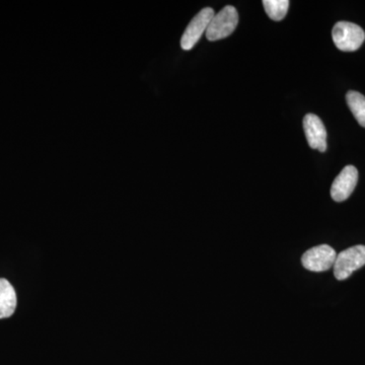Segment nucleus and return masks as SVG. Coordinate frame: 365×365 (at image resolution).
<instances>
[{
	"label": "nucleus",
	"instance_id": "f257e3e1",
	"mask_svg": "<svg viewBox=\"0 0 365 365\" xmlns=\"http://www.w3.org/2000/svg\"><path fill=\"white\" fill-rule=\"evenodd\" d=\"M332 37L336 47L343 52L359 50L365 40L364 31L349 21H339L334 26Z\"/></svg>",
	"mask_w": 365,
	"mask_h": 365
},
{
	"label": "nucleus",
	"instance_id": "f03ea898",
	"mask_svg": "<svg viewBox=\"0 0 365 365\" xmlns=\"http://www.w3.org/2000/svg\"><path fill=\"white\" fill-rule=\"evenodd\" d=\"M239 23V14L234 6L223 7L220 13L215 14L206 31L209 41L225 39L235 32Z\"/></svg>",
	"mask_w": 365,
	"mask_h": 365
},
{
	"label": "nucleus",
	"instance_id": "7ed1b4c3",
	"mask_svg": "<svg viewBox=\"0 0 365 365\" xmlns=\"http://www.w3.org/2000/svg\"><path fill=\"white\" fill-rule=\"evenodd\" d=\"M365 265V246L351 247L337 255L334 264V275L336 279L342 281L347 279L354 271Z\"/></svg>",
	"mask_w": 365,
	"mask_h": 365
},
{
	"label": "nucleus",
	"instance_id": "20e7f679",
	"mask_svg": "<svg viewBox=\"0 0 365 365\" xmlns=\"http://www.w3.org/2000/svg\"><path fill=\"white\" fill-rule=\"evenodd\" d=\"M337 254L329 245H319L309 249L304 254L302 263L304 267L312 272H324L333 267Z\"/></svg>",
	"mask_w": 365,
	"mask_h": 365
},
{
	"label": "nucleus",
	"instance_id": "39448f33",
	"mask_svg": "<svg viewBox=\"0 0 365 365\" xmlns=\"http://www.w3.org/2000/svg\"><path fill=\"white\" fill-rule=\"evenodd\" d=\"M215 11L211 7H205L194 16L182 34L181 47L189 51L198 43L204 33L207 31L209 24L215 16Z\"/></svg>",
	"mask_w": 365,
	"mask_h": 365
},
{
	"label": "nucleus",
	"instance_id": "423d86ee",
	"mask_svg": "<svg viewBox=\"0 0 365 365\" xmlns=\"http://www.w3.org/2000/svg\"><path fill=\"white\" fill-rule=\"evenodd\" d=\"M359 182V170L353 165H347L334 180L331 187V197L336 202L347 200Z\"/></svg>",
	"mask_w": 365,
	"mask_h": 365
},
{
	"label": "nucleus",
	"instance_id": "0eeeda50",
	"mask_svg": "<svg viewBox=\"0 0 365 365\" xmlns=\"http://www.w3.org/2000/svg\"><path fill=\"white\" fill-rule=\"evenodd\" d=\"M304 130L309 145L313 150L325 153L327 150V130L325 125L317 115L307 114L304 116Z\"/></svg>",
	"mask_w": 365,
	"mask_h": 365
},
{
	"label": "nucleus",
	"instance_id": "6e6552de",
	"mask_svg": "<svg viewBox=\"0 0 365 365\" xmlns=\"http://www.w3.org/2000/svg\"><path fill=\"white\" fill-rule=\"evenodd\" d=\"M16 309V294L13 285L6 279H0V319L13 316Z\"/></svg>",
	"mask_w": 365,
	"mask_h": 365
},
{
	"label": "nucleus",
	"instance_id": "1a4fd4ad",
	"mask_svg": "<svg viewBox=\"0 0 365 365\" xmlns=\"http://www.w3.org/2000/svg\"><path fill=\"white\" fill-rule=\"evenodd\" d=\"M348 107L360 126L365 128V97L359 91H350L346 95Z\"/></svg>",
	"mask_w": 365,
	"mask_h": 365
},
{
	"label": "nucleus",
	"instance_id": "9d476101",
	"mask_svg": "<svg viewBox=\"0 0 365 365\" xmlns=\"http://www.w3.org/2000/svg\"><path fill=\"white\" fill-rule=\"evenodd\" d=\"M263 6L271 20L279 21L287 16L289 1L288 0H264Z\"/></svg>",
	"mask_w": 365,
	"mask_h": 365
}]
</instances>
